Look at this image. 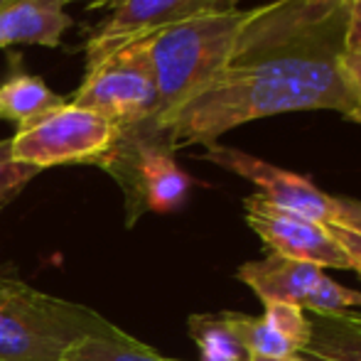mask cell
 Instances as JSON below:
<instances>
[{"instance_id": "6", "label": "cell", "mask_w": 361, "mask_h": 361, "mask_svg": "<svg viewBox=\"0 0 361 361\" xmlns=\"http://www.w3.org/2000/svg\"><path fill=\"white\" fill-rule=\"evenodd\" d=\"M101 167L123 187L128 226L145 212H177L195 185V180L177 165L175 152L143 126L121 130L116 145L101 160Z\"/></svg>"}, {"instance_id": "25", "label": "cell", "mask_w": 361, "mask_h": 361, "mask_svg": "<svg viewBox=\"0 0 361 361\" xmlns=\"http://www.w3.org/2000/svg\"><path fill=\"white\" fill-rule=\"evenodd\" d=\"M344 118H347V121H354V123H359V126H361V106H359V109H354L352 114H347Z\"/></svg>"}, {"instance_id": "24", "label": "cell", "mask_w": 361, "mask_h": 361, "mask_svg": "<svg viewBox=\"0 0 361 361\" xmlns=\"http://www.w3.org/2000/svg\"><path fill=\"white\" fill-rule=\"evenodd\" d=\"M69 3H84L86 8H111V5L116 3V0H69Z\"/></svg>"}, {"instance_id": "20", "label": "cell", "mask_w": 361, "mask_h": 361, "mask_svg": "<svg viewBox=\"0 0 361 361\" xmlns=\"http://www.w3.org/2000/svg\"><path fill=\"white\" fill-rule=\"evenodd\" d=\"M337 67L359 109L361 106V52H342L337 59Z\"/></svg>"}, {"instance_id": "5", "label": "cell", "mask_w": 361, "mask_h": 361, "mask_svg": "<svg viewBox=\"0 0 361 361\" xmlns=\"http://www.w3.org/2000/svg\"><path fill=\"white\" fill-rule=\"evenodd\" d=\"M118 126L72 101L20 123L10 138V155L20 165L47 170L54 165H101L118 140Z\"/></svg>"}, {"instance_id": "1", "label": "cell", "mask_w": 361, "mask_h": 361, "mask_svg": "<svg viewBox=\"0 0 361 361\" xmlns=\"http://www.w3.org/2000/svg\"><path fill=\"white\" fill-rule=\"evenodd\" d=\"M317 109L342 116L357 109L337 59H268L228 67L165 118L140 126L175 152L190 145L207 147L251 121Z\"/></svg>"}, {"instance_id": "10", "label": "cell", "mask_w": 361, "mask_h": 361, "mask_svg": "<svg viewBox=\"0 0 361 361\" xmlns=\"http://www.w3.org/2000/svg\"><path fill=\"white\" fill-rule=\"evenodd\" d=\"M243 209H246V224L276 256L314 263L319 268L352 271V261L334 241L327 224L278 209L258 192L243 200Z\"/></svg>"}, {"instance_id": "22", "label": "cell", "mask_w": 361, "mask_h": 361, "mask_svg": "<svg viewBox=\"0 0 361 361\" xmlns=\"http://www.w3.org/2000/svg\"><path fill=\"white\" fill-rule=\"evenodd\" d=\"M344 52H361V0L349 5L347 30H344Z\"/></svg>"}, {"instance_id": "7", "label": "cell", "mask_w": 361, "mask_h": 361, "mask_svg": "<svg viewBox=\"0 0 361 361\" xmlns=\"http://www.w3.org/2000/svg\"><path fill=\"white\" fill-rule=\"evenodd\" d=\"M72 104L101 114L118 126V130L147 123L157 109V86L147 39H130L86 64V76Z\"/></svg>"}, {"instance_id": "23", "label": "cell", "mask_w": 361, "mask_h": 361, "mask_svg": "<svg viewBox=\"0 0 361 361\" xmlns=\"http://www.w3.org/2000/svg\"><path fill=\"white\" fill-rule=\"evenodd\" d=\"M337 224L339 226H349L354 231H361V202L347 200V197H337Z\"/></svg>"}, {"instance_id": "4", "label": "cell", "mask_w": 361, "mask_h": 361, "mask_svg": "<svg viewBox=\"0 0 361 361\" xmlns=\"http://www.w3.org/2000/svg\"><path fill=\"white\" fill-rule=\"evenodd\" d=\"M114 324L91 307L0 276V361H59Z\"/></svg>"}, {"instance_id": "16", "label": "cell", "mask_w": 361, "mask_h": 361, "mask_svg": "<svg viewBox=\"0 0 361 361\" xmlns=\"http://www.w3.org/2000/svg\"><path fill=\"white\" fill-rule=\"evenodd\" d=\"M187 329L200 349V361H253V354L238 339L224 312L192 314Z\"/></svg>"}, {"instance_id": "17", "label": "cell", "mask_w": 361, "mask_h": 361, "mask_svg": "<svg viewBox=\"0 0 361 361\" xmlns=\"http://www.w3.org/2000/svg\"><path fill=\"white\" fill-rule=\"evenodd\" d=\"M224 314H226L233 332L238 334V339H241L248 352L253 354V359L281 361V359L298 357V352H295L288 342H283V339L268 327L263 317H251V314H243V312H224Z\"/></svg>"}, {"instance_id": "3", "label": "cell", "mask_w": 361, "mask_h": 361, "mask_svg": "<svg viewBox=\"0 0 361 361\" xmlns=\"http://www.w3.org/2000/svg\"><path fill=\"white\" fill-rule=\"evenodd\" d=\"M352 0H273L248 8L228 67L268 59H339Z\"/></svg>"}, {"instance_id": "14", "label": "cell", "mask_w": 361, "mask_h": 361, "mask_svg": "<svg viewBox=\"0 0 361 361\" xmlns=\"http://www.w3.org/2000/svg\"><path fill=\"white\" fill-rule=\"evenodd\" d=\"M59 361H180L167 359L152 347L138 342L135 337L126 334L114 324L111 329L94 337H86L76 342L72 349L62 354Z\"/></svg>"}, {"instance_id": "12", "label": "cell", "mask_w": 361, "mask_h": 361, "mask_svg": "<svg viewBox=\"0 0 361 361\" xmlns=\"http://www.w3.org/2000/svg\"><path fill=\"white\" fill-rule=\"evenodd\" d=\"M69 0H10L0 8V49L13 44L59 47L72 27Z\"/></svg>"}, {"instance_id": "26", "label": "cell", "mask_w": 361, "mask_h": 361, "mask_svg": "<svg viewBox=\"0 0 361 361\" xmlns=\"http://www.w3.org/2000/svg\"><path fill=\"white\" fill-rule=\"evenodd\" d=\"M8 3H10V0H0V8H5Z\"/></svg>"}, {"instance_id": "13", "label": "cell", "mask_w": 361, "mask_h": 361, "mask_svg": "<svg viewBox=\"0 0 361 361\" xmlns=\"http://www.w3.org/2000/svg\"><path fill=\"white\" fill-rule=\"evenodd\" d=\"M310 342L302 359L310 361H361V314H310Z\"/></svg>"}, {"instance_id": "18", "label": "cell", "mask_w": 361, "mask_h": 361, "mask_svg": "<svg viewBox=\"0 0 361 361\" xmlns=\"http://www.w3.org/2000/svg\"><path fill=\"white\" fill-rule=\"evenodd\" d=\"M263 307H266V312H263L266 324L283 342H288L300 357L305 344L310 342V329H312L310 327V314L302 307H298V305L288 302H268Z\"/></svg>"}, {"instance_id": "11", "label": "cell", "mask_w": 361, "mask_h": 361, "mask_svg": "<svg viewBox=\"0 0 361 361\" xmlns=\"http://www.w3.org/2000/svg\"><path fill=\"white\" fill-rule=\"evenodd\" d=\"M231 8H236V0H116L111 5V15L86 42V64L96 62L130 39Z\"/></svg>"}, {"instance_id": "15", "label": "cell", "mask_w": 361, "mask_h": 361, "mask_svg": "<svg viewBox=\"0 0 361 361\" xmlns=\"http://www.w3.org/2000/svg\"><path fill=\"white\" fill-rule=\"evenodd\" d=\"M62 96L54 94L42 79L30 74H13L0 84V121L27 123L30 118L62 104Z\"/></svg>"}, {"instance_id": "9", "label": "cell", "mask_w": 361, "mask_h": 361, "mask_svg": "<svg viewBox=\"0 0 361 361\" xmlns=\"http://www.w3.org/2000/svg\"><path fill=\"white\" fill-rule=\"evenodd\" d=\"M200 157L253 182L258 187V195L278 209L312 219L317 224H337V197L322 192L310 177L276 167L251 152L238 150V147L219 143L207 145V152H202Z\"/></svg>"}, {"instance_id": "19", "label": "cell", "mask_w": 361, "mask_h": 361, "mask_svg": "<svg viewBox=\"0 0 361 361\" xmlns=\"http://www.w3.org/2000/svg\"><path fill=\"white\" fill-rule=\"evenodd\" d=\"M39 175V170L20 165L10 155V140H0V212L30 185V180Z\"/></svg>"}, {"instance_id": "21", "label": "cell", "mask_w": 361, "mask_h": 361, "mask_svg": "<svg viewBox=\"0 0 361 361\" xmlns=\"http://www.w3.org/2000/svg\"><path fill=\"white\" fill-rule=\"evenodd\" d=\"M327 226L332 231L334 241L342 246V251L352 261V271H359L361 276V231H354L349 226H339V224H327Z\"/></svg>"}, {"instance_id": "8", "label": "cell", "mask_w": 361, "mask_h": 361, "mask_svg": "<svg viewBox=\"0 0 361 361\" xmlns=\"http://www.w3.org/2000/svg\"><path fill=\"white\" fill-rule=\"evenodd\" d=\"M236 278L258 295L263 305L288 302L310 310V314H339L361 310V290L339 286L314 263L293 261L268 253L261 261H248Z\"/></svg>"}, {"instance_id": "2", "label": "cell", "mask_w": 361, "mask_h": 361, "mask_svg": "<svg viewBox=\"0 0 361 361\" xmlns=\"http://www.w3.org/2000/svg\"><path fill=\"white\" fill-rule=\"evenodd\" d=\"M248 10H224L145 35L157 86V109L147 123L165 118L231 64Z\"/></svg>"}]
</instances>
